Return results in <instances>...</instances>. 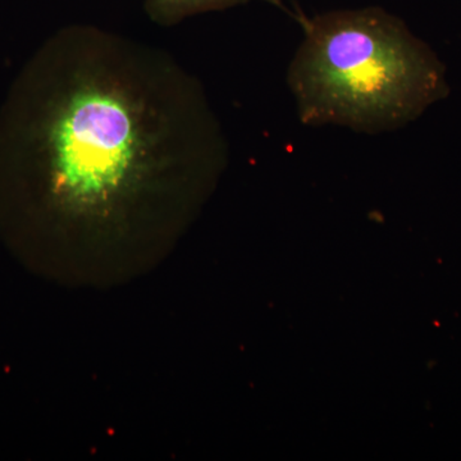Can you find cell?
Masks as SVG:
<instances>
[{
	"instance_id": "6da1fadb",
	"label": "cell",
	"mask_w": 461,
	"mask_h": 461,
	"mask_svg": "<svg viewBox=\"0 0 461 461\" xmlns=\"http://www.w3.org/2000/svg\"><path fill=\"white\" fill-rule=\"evenodd\" d=\"M227 153L204 86L171 54L63 27L0 114V239L58 286H127L175 253Z\"/></svg>"
},
{
	"instance_id": "3957f363",
	"label": "cell",
	"mask_w": 461,
	"mask_h": 461,
	"mask_svg": "<svg viewBox=\"0 0 461 461\" xmlns=\"http://www.w3.org/2000/svg\"><path fill=\"white\" fill-rule=\"evenodd\" d=\"M256 0H145V11L153 23L160 26H175L181 21L206 12L224 11V9L248 5ZM273 7L280 8L288 16L297 21L302 12L291 11L284 0H258Z\"/></svg>"
},
{
	"instance_id": "7a4b0ae2",
	"label": "cell",
	"mask_w": 461,
	"mask_h": 461,
	"mask_svg": "<svg viewBox=\"0 0 461 461\" xmlns=\"http://www.w3.org/2000/svg\"><path fill=\"white\" fill-rule=\"evenodd\" d=\"M296 23L304 39L287 85L308 126L393 131L447 93L441 62L384 8L302 14Z\"/></svg>"
}]
</instances>
